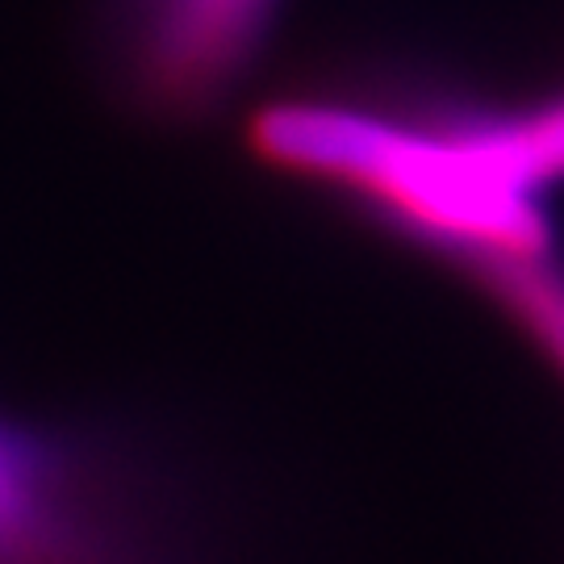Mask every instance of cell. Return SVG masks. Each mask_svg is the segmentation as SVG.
<instances>
[{
	"mask_svg": "<svg viewBox=\"0 0 564 564\" xmlns=\"http://www.w3.org/2000/svg\"><path fill=\"white\" fill-rule=\"evenodd\" d=\"M0 564H205V544L142 444L0 405Z\"/></svg>",
	"mask_w": 564,
	"mask_h": 564,
	"instance_id": "6da1fadb",
	"label": "cell"
},
{
	"mask_svg": "<svg viewBox=\"0 0 564 564\" xmlns=\"http://www.w3.org/2000/svg\"><path fill=\"white\" fill-rule=\"evenodd\" d=\"M464 281L494 297L510 323L556 364L564 377V263L556 247L544 251H489L456 263Z\"/></svg>",
	"mask_w": 564,
	"mask_h": 564,
	"instance_id": "3957f363",
	"label": "cell"
},
{
	"mask_svg": "<svg viewBox=\"0 0 564 564\" xmlns=\"http://www.w3.org/2000/svg\"><path fill=\"white\" fill-rule=\"evenodd\" d=\"M289 0H101L97 46L142 118L193 126L235 101L276 39Z\"/></svg>",
	"mask_w": 564,
	"mask_h": 564,
	"instance_id": "7a4b0ae2",
	"label": "cell"
},
{
	"mask_svg": "<svg viewBox=\"0 0 564 564\" xmlns=\"http://www.w3.org/2000/svg\"><path fill=\"white\" fill-rule=\"evenodd\" d=\"M489 155L510 181L540 193L564 181V97L523 113H485L477 109Z\"/></svg>",
	"mask_w": 564,
	"mask_h": 564,
	"instance_id": "277c9868",
	"label": "cell"
}]
</instances>
